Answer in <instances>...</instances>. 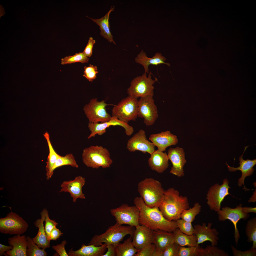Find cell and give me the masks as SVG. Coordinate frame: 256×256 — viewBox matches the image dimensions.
I'll use <instances>...</instances> for the list:
<instances>
[{
	"label": "cell",
	"instance_id": "obj_1",
	"mask_svg": "<svg viewBox=\"0 0 256 256\" xmlns=\"http://www.w3.org/2000/svg\"><path fill=\"white\" fill-rule=\"evenodd\" d=\"M134 203L140 211L139 225H145L153 230L159 229L171 232L178 228L176 221L167 220L158 207L148 206L141 197L135 198Z\"/></svg>",
	"mask_w": 256,
	"mask_h": 256
},
{
	"label": "cell",
	"instance_id": "obj_2",
	"mask_svg": "<svg viewBox=\"0 0 256 256\" xmlns=\"http://www.w3.org/2000/svg\"><path fill=\"white\" fill-rule=\"evenodd\" d=\"M159 208L166 219L176 221L180 218L184 210L189 208L187 197L180 195L178 191L170 188L165 190L163 200Z\"/></svg>",
	"mask_w": 256,
	"mask_h": 256
},
{
	"label": "cell",
	"instance_id": "obj_3",
	"mask_svg": "<svg viewBox=\"0 0 256 256\" xmlns=\"http://www.w3.org/2000/svg\"><path fill=\"white\" fill-rule=\"evenodd\" d=\"M137 187L141 197L147 206L159 207L165 191L160 182L152 178H146L138 183Z\"/></svg>",
	"mask_w": 256,
	"mask_h": 256
},
{
	"label": "cell",
	"instance_id": "obj_4",
	"mask_svg": "<svg viewBox=\"0 0 256 256\" xmlns=\"http://www.w3.org/2000/svg\"><path fill=\"white\" fill-rule=\"evenodd\" d=\"M135 228L130 225L123 226L116 223L108 227L104 233L94 236L88 245L99 246L104 243L116 246L127 235L129 234L133 237Z\"/></svg>",
	"mask_w": 256,
	"mask_h": 256
},
{
	"label": "cell",
	"instance_id": "obj_5",
	"mask_svg": "<svg viewBox=\"0 0 256 256\" xmlns=\"http://www.w3.org/2000/svg\"><path fill=\"white\" fill-rule=\"evenodd\" d=\"M82 157L84 164L93 169L109 168L113 163L109 151L101 146L92 145L85 148Z\"/></svg>",
	"mask_w": 256,
	"mask_h": 256
},
{
	"label": "cell",
	"instance_id": "obj_6",
	"mask_svg": "<svg viewBox=\"0 0 256 256\" xmlns=\"http://www.w3.org/2000/svg\"><path fill=\"white\" fill-rule=\"evenodd\" d=\"M240 204L234 208L225 206L222 208L217 212L218 219L219 221L229 220L233 224L234 229V237L236 244L237 246L240 235L237 227V224L241 219L246 220L249 217L250 212L256 213V207H242Z\"/></svg>",
	"mask_w": 256,
	"mask_h": 256
},
{
	"label": "cell",
	"instance_id": "obj_7",
	"mask_svg": "<svg viewBox=\"0 0 256 256\" xmlns=\"http://www.w3.org/2000/svg\"><path fill=\"white\" fill-rule=\"evenodd\" d=\"M157 81L156 78L154 80L152 79L150 72L148 77L146 73L145 72L141 76H137L132 80L127 90V93L129 96L137 99L148 96H153L154 87L153 85Z\"/></svg>",
	"mask_w": 256,
	"mask_h": 256
},
{
	"label": "cell",
	"instance_id": "obj_8",
	"mask_svg": "<svg viewBox=\"0 0 256 256\" xmlns=\"http://www.w3.org/2000/svg\"><path fill=\"white\" fill-rule=\"evenodd\" d=\"M138 100L129 96L123 99L113 107L112 116L128 123L130 121H135L138 117Z\"/></svg>",
	"mask_w": 256,
	"mask_h": 256
},
{
	"label": "cell",
	"instance_id": "obj_9",
	"mask_svg": "<svg viewBox=\"0 0 256 256\" xmlns=\"http://www.w3.org/2000/svg\"><path fill=\"white\" fill-rule=\"evenodd\" d=\"M28 225L16 213L11 211L5 217L0 219V232L5 234L21 235L26 232Z\"/></svg>",
	"mask_w": 256,
	"mask_h": 256
},
{
	"label": "cell",
	"instance_id": "obj_10",
	"mask_svg": "<svg viewBox=\"0 0 256 256\" xmlns=\"http://www.w3.org/2000/svg\"><path fill=\"white\" fill-rule=\"evenodd\" d=\"M115 218L116 223L122 225L126 224L136 227L139 225L138 219L140 211L135 206H130L123 204L119 207L110 210Z\"/></svg>",
	"mask_w": 256,
	"mask_h": 256
},
{
	"label": "cell",
	"instance_id": "obj_11",
	"mask_svg": "<svg viewBox=\"0 0 256 256\" xmlns=\"http://www.w3.org/2000/svg\"><path fill=\"white\" fill-rule=\"evenodd\" d=\"M108 105L104 100L99 101L96 98L91 99L83 108L89 122L102 123L109 120L112 116L106 110Z\"/></svg>",
	"mask_w": 256,
	"mask_h": 256
},
{
	"label": "cell",
	"instance_id": "obj_12",
	"mask_svg": "<svg viewBox=\"0 0 256 256\" xmlns=\"http://www.w3.org/2000/svg\"><path fill=\"white\" fill-rule=\"evenodd\" d=\"M153 97L147 96L138 100V117L143 118L144 123L147 126L153 125L158 117V108Z\"/></svg>",
	"mask_w": 256,
	"mask_h": 256
},
{
	"label": "cell",
	"instance_id": "obj_13",
	"mask_svg": "<svg viewBox=\"0 0 256 256\" xmlns=\"http://www.w3.org/2000/svg\"><path fill=\"white\" fill-rule=\"evenodd\" d=\"M221 185L218 183L211 186L208 191L206 199L207 204L210 210L217 212L220 209L221 204L229 193V182L226 178L223 181Z\"/></svg>",
	"mask_w": 256,
	"mask_h": 256
},
{
	"label": "cell",
	"instance_id": "obj_14",
	"mask_svg": "<svg viewBox=\"0 0 256 256\" xmlns=\"http://www.w3.org/2000/svg\"><path fill=\"white\" fill-rule=\"evenodd\" d=\"M118 125L123 128L126 134L130 136L133 133V127L127 123L119 120L115 117L112 116L110 119L107 121L101 123L89 122L88 127L91 133L88 137L89 139L96 135H101L106 132V129L111 126Z\"/></svg>",
	"mask_w": 256,
	"mask_h": 256
},
{
	"label": "cell",
	"instance_id": "obj_15",
	"mask_svg": "<svg viewBox=\"0 0 256 256\" xmlns=\"http://www.w3.org/2000/svg\"><path fill=\"white\" fill-rule=\"evenodd\" d=\"M155 146L147 140L145 131L141 129L128 140L126 148L131 152L138 151L151 155L155 151Z\"/></svg>",
	"mask_w": 256,
	"mask_h": 256
},
{
	"label": "cell",
	"instance_id": "obj_16",
	"mask_svg": "<svg viewBox=\"0 0 256 256\" xmlns=\"http://www.w3.org/2000/svg\"><path fill=\"white\" fill-rule=\"evenodd\" d=\"M212 223H209L207 225L205 223L202 225L197 224L194 226L193 234L197 238V245L209 241L211 243V245L216 246L218 244L219 233L215 228L212 229Z\"/></svg>",
	"mask_w": 256,
	"mask_h": 256
},
{
	"label": "cell",
	"instance_id": "obj_17",
	"mask_svg": "<svg viewBox=\"0 0 256 256\" xmlns=\"http://www.w3.org/2000/svg\"><path fill=\"white\" fill-rule=\"evenodd\" d=\"M167 155L172 165L170 173L178 177H183L184 174L183 168L187 162L183 149L178 146L171 148L168 151Z\"/></svg>",
	"mask_w": 256,
	"mask_h": 256
},
{
	"label": "cell",
	"instance_id": "obj_18",
	"mask_svg": "<svg viewBox=\"0 0 256 256\" xmlns=\"http://www.w3.org/2000/svg\"><path fill=\"white\" fill-rule=\"evenodd\" d=\"M86 182L85 178L81 176L76 177L73 180L63 182L60 185L59 192H68L71 195L73 202L77 199H85L82 189Z\"/></svg>",
	"mask_w": 256,
	"mask_h": 256
},
{
	"label": "cell",
	"instance_id": "obj_19",
	"mask_svg": "<svg viewBox=\"0 0 256 256\" xmlns=\"http://www.w3.org/2000/svg\"><path fill=\"white\" fill-rule=\"evenodd\" d=\"M153 230L143 225H139L135 227L132 238L135 247L139 250L147 244L153 243Z\"/></svg>",
	"mask_w": 256,
	"mask_h": 256
},
{
	"label": "cell",
	"instance_id": "obj_20",
	"mask_svg": "<svg viewBox=\"0 0 256 256\" xmlns=\"http://www.w3.org/2000/svg\"><path fill=\"white\" fill-rule=\"evenodd\" d=\"M248 146H247L245 147V149L243 153L239 157V166L237 168L231 167L227 163H226L229 171L235 172L237 170H239L241 172L242 176L238 179V185L239 187H241L243 185L244 186L243 189L245 191L249 190L246 188L244 185V181L245 178L246 177L250 176L252 174L254 170L253 167L256 164V159L253 160L247 159L244 160L243 158V154Z\"/></svg>",
	"mask_w": 256,
	"mask_h": 256
},
{
	"label": "cell",
	"instance_id": "obj_21",
	"mask_svg": "<svg viewBox=\"0 0 256 256\" xmlns=\"http://www.w3.org/2000/svg\"><path fill=\"white\" fill-rule=\"evenodd\" d=\"M149 139L157 147L158 150L163 152L166 151L168 147L175 145L178 142L177 136L169 131L152 134L150 135Z\"/></svg>",
	"mask_w": 256,
	"mask_h": 256
},
{
	"label": "cell",
	"instance_id": "obj_22",
	"mask_svg": "<svg viewBox=\"0 0 256 256\" xmlns=\"http://www.w3.org/2000/svg\"><path fill=\"white\" fill-rule=\"evenodd\" d=\"M153 244L155 247V256H161L164 250L169 245L174 242L173 232L160 230H153Z\"/></svg>",
	"mask_w": 256,
	"mask_h": 256
},
{
	"label": "cell",
	"instance_id": "obj_23",
	"mask_svg": "<svg viewBox=\"0 0 256 256\" xmlns=\"http://www.w3.org/2000/svg\"><path fill=\"white\" fill-rule=\"evenodd\" d=\"M169 160L166 152L158 149L151 155L148 160V164L152 170L162 173L168 167Z\"/></svg>",
	"mask_w": 256,
	"mask_h": 256
},
{
	"label": "cell",
	"instance_id": "obj_24",
	"mask_svg": "<svg viewBox=\"0 0 256 256\" xmlns=\"http://www.w3.org/2000/svg\"><path fill=\"white\" fill-rule=\"evenodd\" d=\"M8 242L13 248L6 253L8 256H27V237L16 235L8 238Z\"/></svg>",
	"mask_w": 256,
	"mask_h": 256
},
{
	"label": "cell",
	"instance_id": "obj_25",
	"mask_svg": "<svg viewBox=\"0 0 256 256\" xmlns=\"http://www.w3.org/2000/svg\"><path fill=\"white\" fill-rule=\"evenodd\" d=\"M46 210L44 209L40 213L41 218L34 222L35 226L38 228V230L36 235L32 238L34 242L40 248L44 249L50 247V242L48 240L43 224Z\"/></svg>",
	"mask_w": 256,
	"mask_h": 256
},
{
	"label": "cell",
	"instance_id": "obj_26",
	"mask_svg": "<svg viewBox=\"0 0 256 256\" xmlns=\"http://www.w3.org/2000/svg\"><path fill=\"white\" fill-rule=\"evenodd\" d=\"M106 245L104 243L99 246L82 244L77 251H74L71 249L68 254L69 256H102L107 249Z\"/></svg>",
	"mask_w": 256,
	"mask_h": 256
},
{
	"label": "cell",
	"instance_id": "obj_27",
	"mask_svg": "<svg viewBox=\"0 0 256 256\" xmlns=\"http://www.w3.org/2000/svg\"><path fill=\"white\" fill-rule=\"evenodd\" d=\"M166 60V58L162 56L160 53H157L152 57L150 58L148 57L143 51H142L135 59L136 62L142 65L145 73H149V66L151 64L157 66L164 64L170 66L169 63L165 62Z\"/></svg>",
	"mask_w": 256,
	"mask_h": 256
},
{
	"label": "cell",
	"instance_id": "obj_28",
	"mask_svg": "<svg viewBox=\"0 0 256 256\" xmlns=\"http://www.w3.org/2000/svg\"><path fill=\"white\" fill-rule=\"evenodd\" d=\"M114 7L112 6L109 11L105 15L99 19H93L87 16L94 22L96 23L100 27L101 31V35L107 39L109 42H113L114 44L115 43L113 39V36L110 31V25L109 22V17L111 12L114 11Z\"/></svg>",
	"mask_w": 256,
	"mask_h": 256
},
{
	"label": "cell",
	"instance_id": "obj_29",
	"mask_svg": "<svg viewBox=\"0 0 256 256\" xmlns=\"http://www.w3.org/2000/svg\"><path fill=\"white\" fill-rule=\"evenodd\" d=\"M133 237H130L122 243L119 242L116 246V256H135L138 250L134 246Z\"/></svg>",
	"mask_w": 256,
	"mask_h": 256
},
{
	"label": "cell",
	"instance_id": "obj_30",
	"mask_svg": "<svg viewBox=\"0 0 256 256\" xmlns=\"http://www.w3.org/2000/svg\"><path fill=\"white\" fill-rule=\"evenodd\" d=\"M43 135L47 142L49 150V153L46 166V179L48 180L51 177L50 174L52 169L57 159L60 155L56 152L53 148L50 140L48 133L46 132Z\"/></svg>",
	"mask_w": 256,
	"mask_h": 256
},
{
	"label": "cell",
	"instance_id": "obj_31",
	"mask_svg": "<svg viewBox=\"0 0 256 256\" xmlns=\"http://www.w3.org/2000/svg\"><path fill=\"white\" fill-rule=\"evenodd\" d=\"M174 242L180 246H195L198 245L196 236L194 234L188 235L181 232L177 228L173 232Z\"/></svg>",
	"mask_w": 256,
	"mask_h": 256
},
{
	"label": "cell",
	"instance_id": "obj_32",
	"mask_svg": "<svg viewBox=\"0 0 256 256\" xmlns=\"http://www.w3.org/2000/svg\"><path fill=\"white\" fill-rule=\"evenodd\" d=\"M65 165H69L76 168L78 167V165L75 157L72 154H68L64 156H60L52 169L50 174L51 176L53 175L54 171L56 169Z\"/></svg>",
	"mask_w": 256,
	"mask_h": 256
},
{
	"label": "cell",
	"instance_id": "obj_33",
	"mask_svg": "<svg viewBox=\"0 0 256 256\" xmlns=\"http://www.w3.org/2000/svg\"><path fill=\"white\" fill-rule=\"evenodd\" d=\"M247 241L252 242V248H256V217L250 219L247 221L245 229Z\"/></svg>",
	"mask_w": 256,
	"mask_h": 256
},
{
	"label": "cell",
	"instance_id": "obj_34",
	"mask_svg": "<svg viewBox=\"0 0 256 256\" xmlns=\"http://www.w3.org/2000/svg\"><path fill=\"white\" fill-rule=\"evenodd\" d=\"M229 254L224 250L216 246H207L203 248L199 246L198 256H228Z\"/></svg>",
	"mask_w": 256,
	"mask_h": 256
},
{
	"label": "cell",
	"instance_id": "obj_35",
	"mask_svg": "<svg viewBox=\"0 0 256 256\" xmlns=\"http://www.w3.org/2000/svg\"><path fill=\"white\" fill-rule=\"evenodd\" d=\"M201 206L199 203H196L192 208L184 210L180 216V218L186 221L192 223L195 219L196 216L201 211Z\"/></svg>",
	"mask_w": 256,
	"mask_h": 256
},
{
	"label": "cell",
	"instance_id": "obj_36",
	"mask_svg": "<svg viewBox=\"0 0 256 256\" xmlns=\"http://www.w3.org/2000/svg\"><path fill=\"white\" fill-rule=\"evenodd\" d=\"M27 256H46L47 253L45 249H41L33 241L32 238L27 237Z\"/></svg>",
	"mask_w": 256,
	"mask_h": 256
},
{
	"label": "cell",
	"instance_id": "obj_37",
	"mask_svg": "<svg viewBox=\"0 0 256 256\" xmlns=\"http://www.w3.org/2000/svg\"><path fill=\"white\" fill-rule=\"evenodd\" d=\"M89 59L82 52L76 53L74 55L66 56L62 58L61 64L63 65L79 62L83 63L88 62Z\"/></svg>",
	"mask_w": 256,
	"mask_h": 256
},
{
	"label": "cell",
	"instance_id": "obj_38",
	"mask_svg": "<svg viewBox=\"0 0 256 256\" xmlns=\"http://www.w3.org/2000/svg\"><path fill=\"white\" fill-rule=\"evenodd\" d=\"M176 221L178 228L181 232L187 235L193 234L194 229L191 223L180 218Z\"/></svg>",
	"mask_w": 256,
	"mask_h": 256
},
{
	"label": "cell",
	"instance_id": "obj_39",
	"mask_svg": "<svg viewBox=\"0 0 256 256\" xmlns=\"http://www.w3.org/2000/svg\"><path fill=\"white\" fill-rule=\"evenodd\" d=\"M84 69V73L83 76L89 81L92 82L96 78V75L98 72L96 66L90 64L88 66H85Z\"/></svg>",
	"mask_w": 256,
	"mask_h": 256
},
{
	"label": "cell",
	"instance_id": "obj_40",
	"mask_svg": "<svg viewBox=\"0 0 256 256\" xmlns=\"http://www.w3.org/2000/svg\"><path fill=\"white\" fill-rule=\"evenodd\" d=\"M199 246L198 245L187 247L180 246L178 256H198Z\"/></svg>",
	"mask_w": 256,
	"mask_h": 256
},
{
	"label": "cell",
	"instance_id": "obj_41",
	"mask_svg": "<svg viewBox=\"0 0 256 256\" xmlns=\"http://www.w3.org/2000/svg\"><path fill=\"white\" fill-rule=\"evenodd\" d=\"M180 246L174 242L164 250L162 253L161 256H178Z\"/></svg>",
	"mask_w": 256,
	"mask_h": 256
},
{
	"label": "cell",
	"instance_id": "obj_42",
	"mask_svg": "<svg viewBox=\"0 0 256 256\" xmlns=\"http://www.w3.org/2000/svg\"><path fill=\"white\" fill-rule=\"evenodd\" d=\"M44 221H45V225L44 227L46 233L47 238L50 242V234L52 230L58 225V224L54 220L50 219L49 218L48 212L46 210Z\"/></svg>",
	"mask_w": 256,
	"mask_h": 256
},
{
	"label": "cell",
	"instance_id": "obj_43",
	"mask_svg": "<svg viewBox=\"0 0 256 256\" xmlns=\"http://www.w3.org/2000/svg\"><path fill=\"white\" fill-rule=\"evenodd\" d=\"M155 247L153 243L147 244L138 251L135 256H155Z\"/></svg>",
	"mask_w": 256,
	"mask_h": 256
},
{
	"label": "cell",
	"instance_id": "obj_44",
	"mask_svg": "<svg viewBox=\"0 0 256 256\" xmlns=\"http://www.w3.org/2000/svg\"><path fill=\"white\" fill-rule=\"evenodd\" d=\"M231 250L234 256H256V248H251L244 251L239 250L233 246L231 245Z\"/></svg>",
	"mask_w": 256,
	"mask_h": 256
},
{
	"label": "cell",
	"instance_id": "obj_45",
	"mask_svg": "<svg viewBox=\"0 0 256 256\" xmlns=\"http://www.w3.org/2000/svg\"><path fill=\"white\" fill-rule=\"evenodd\" d=\"M67 243L66 240L63 241L60 244L56 246H53L52 248L55 250L60 256H68L65 248V246Z\"/></svg>",
	"mask_w": 256,
	"mask_h": 256
},
{
	"label": "cell",
	"instance_id": "obj_46",
	"mask_svg": "<svg viewBox=\"0 0 256 256\" xmlns=\"http://www.w3.org/2000/svg\"><path fill=\"white\" fill-rule=\"evenodd\" d=\"M95 42V40L92 37L89 38L88 43L83 52L87 57H90L91 56L93 45Z\"/></svg>",
	"mask_w": 256,
	"mask_h": 256
},
{
	"label": "cell",
	"instance_id": "obj_47",
	"mask_svg": "<svg viewBox=\"0 0 256 256\" xmlns=\"http://www.w3.org/2000/svg\"><path fill=\"white\" fill-rule=\"evenodd\" d=\"M63 233L56 227H54L51 230L50 234V240H56L62 235Z\"/></svg>",
	"mask_w": 256,
	"mask_h": 256
},
{
	"label": "cell",
	"instance_id": "obj_48",
	"mask_svg": "<svg viewBox=\"0 0 256 256\" xmlns=\"http://www.w3.org/2000/svg\"><path fill=\"white\" fill-rule=\"evenodd\" d=\"M106 245L107 251L102 256H116V246L112 244Z\"/></svg>",
	"mask_w": 256,
	"mask_h": 256
},
{
	"label": "cell",
	"instance_id": "obj_49",
	"mask_svg": "<svg viewBox=\"0 0 256 256\" xmlns=\"http://www.w3.org/2000/svg\"><path fill=\"white\" fill-rule=\"evenodd\" d=\"M13 247L10 246H7L0 244V256H1L4 255L5 256H8L5 252L9 251L12 249Z\"/></svg>",
	"mask_w": 256,
	"mask_h": 256
}]
</instances>
